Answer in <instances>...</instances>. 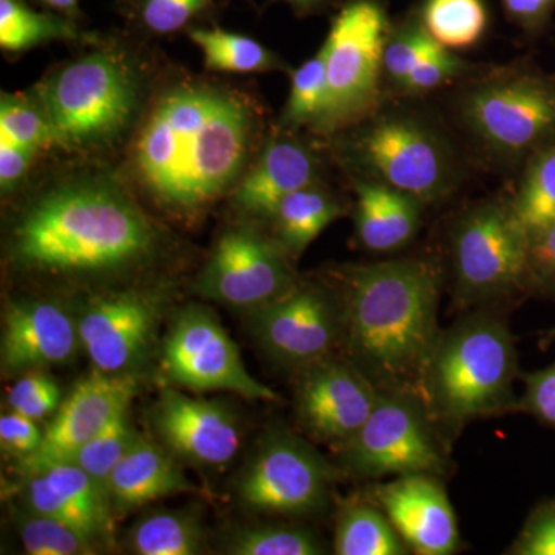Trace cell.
Here are the masks:
<instances>
[{"label":"cell","instance_id":"6da1fadb","mask_svg":"<svg viewBox=\"0 0 555 555\" xmlns=\"http://www.w3.org/2000/svg\"><path fill=\"white\" fill-rule=\"evenodd\" d=\"M255 116L238 93L182 82L160 93L139 130L131 166L150 198L192 214L235 184L246 164Z\"/></svg>","mask_w":555,"mask_h":555},{"label":"cell","instance_id":"7a4b0ae2","mask_svg":"<svg viewBox=\"0 0 555 555\" xmlns=\"http://www.w3.org/2000/svg\"><path fill=\"white\" fill-rule=\"evenodd\" d=\"M156 232L118 182L83 175L56 182L22 210L10 238L16 266L51 276L108 275L152 257Z\"/></svg>","mask_w":555,"mask_h":555},{"label":"cell","instance_id":"3957f363","mask_svg":"<svg viewBox=\"0 0 555 555\" xmlns=\"http://www.w3.org/2000/svg\"><path fill=\"white\" fill-rule=\"evenodd\" d=\"M438 301L440 278L427 261L398 259L350 268L339 301L347 360L379 390L422 401L426 371L443 334Z\"/></svg>","mask_w":555,"mask_h":555},{"label":"cell","instance_id":"277c9868","mask_svg":"<svg viewBox=\"0 0 555 555\" xmlns=\"http://www.w3.org/2000/svg\"><path fill=\"white\" fill-rule=\"evenodd\" d=\"M517 377L516 341L505 321L494 313H470L441 334L422 401L438 427L514 414Z\"/></svg>","mask_w":555,"mask_h":555},{"label":"cell","instance_id":"5b68a950","mask_svg":"<svg viewBox=\"0 0 555 555\" xmlns=\"http://www.w3.org/2000/svg\"><path fill=\"white\" fill-rule=\"evenodd\" d=\"M36 102L49 118L60 147L78 152L107 149L137 118L141 80L122 54L93 51L40 83Z\"/></svg>","mask_w":555,"mask_h":555},{"label":"cell","instance_id":"8992f818","mask_svg":"<svg viewBox=\"0 0 555 555\" xmlns=\"http://www.w3.org/2000/svg\"><path fill=\"white\" fill-rule=\"evenodd\" d=\"M339 463L357 478L440 477L449 460L440 427L414 396L379 390L374 411L339 449Z\"/></svg>","mask_w":555,"mask_h":555},{"label":"cell","instance_id":"52a82bcc","mask_svg":"<svg viewBox=\"0 0 555 555\" xmlns=\"http://www.w3.org/2000/svg\"><path fill=\"white\" fill-rule=\"evenodd\" d=\"M454 268L463 306L511 297L531 286L529 240L509 208L481 207L460 222Z\"/></svg>","mask_w":555,"mask_h":555},{"label":"cell","instance_id":"ba28073f","mask_svg":"<svg viewBox=\"0 0 555 555\" xmlns=\"http://www.w3.org/2000/svg\"><path fill=\"white\" fill-rule=\"evenodd\" d=\"M385 47V13L377 3L353 0L339 11L323 46L327 98L318 126L352 122L374 104Z\"/></svg>","mask_w":555,"mask_h":555},{"label":"cell","instance_id":"9c48e42d","mask_svg":"<svg viewBox=\"0 0 555 555\" xmlns=\"http://www.w3.org/2000/svg\"><path fill=\"white\" fill-rule=\"evenodd\" d=\"M335 469L308 441L288 433L266 438L238 483L243 505L273 516H308L327 505Z\"/></svg>","mask_w":555,"mask_h":555},{"label":"cell","instance_id":"30bf717a","mask_svg":"<svg viewBox=\"0 0 555 555\" xmlns=\"http://www.w3.org/2000/svg\"><path fill=\"white\" fill-rule=\"evenodd\" d=\"M160 367L173 385L196 392L228 390L247 400H280L248 374L238 347L214 313L203 308L181 310L171 321Z\"/></svg>","mask_w":555,"mask_h":555},{"label":"cell","instance_id":"8fae6325","mask_svg":"<svg viewBox=\"0 0 555 555\" xmlns=\"http://www.w3.org/2000/svg\"><path fill=\"white\" fill-rule=\"evenodd\" d=\"M280 243L250 228L225 230L196 281L201 297L232 308L268 306L295 286Z\"/></svg>","mask_w":555,"mask_h":555},{"label":"cell","instance_id":"7c38bea8","mask_svg":"<svg viewBox=\"0 0 555 555\" xmlns=\"http://www.w3.org/2000/svg\"><path fill=\"white\" fill-rule=\"evenodd\" d=\"M250 331L278 363L305 369L341 345V306L320 288L295 283L283 297L250 310Z\"/></svg>","mask_w":555,"mask_h":555},{"label":"cell","instance_id":"4fadbf2b","mask_svg":"<svg viewBox=\"0 0 555 555\" xmlns=\"http://www.w3.org/2000/svg\"><path fill=\"white\" fill-rule=\"evenodd\" d=\"M378 392L352 361L324 358L302 369L295 393L299 425L310 437L339 451L366 423Z\"/></svg>","mask_w":555,"mask_h":555},{"label":"cell","instance_id":"5bb4252c","mask_svg":"<svg viewBox=\"0 0 555 555\" xmlns=\"http://www.w3.org/2000/svg\"><path fill=\"white\" fill-rule=\"evenodd\" d=\"M358 156L383 184L416 201L437 198L448 182V163L440 144L411 119L372 124L357 144Z\"/></svg>","mask_w":555,"mask_h":555},{"label":"cell","instance_id":"9a60e30c","mask_svg":"<svg viewBox=\"0 0 555 555\" xmlns=\"http://www.w3.org/2000/svg\"><path fill=\"white\" fill-rule=\"evenodd\" d=\"M466 118L499 152H525L555 131V89L542 80L511 79L470 94Z\"/></svg>","mask_w":555,"mask_h":555},{"label":"cell","instance_id":"2e32d148","mask_svg":"<svg viewBox=\"0 0 555 555\" xmlns=\"http://www.w3.org/2000/svg\"><path fill=\"white\" fill-rule=\"evenodd\" d=\"M137 390V379L131 375L105 374L96 369L57 408L38 451L21 460V473L31 476L53 463L67 462L113 420L126 414Z\"/></svg>","mask_w":555,"mask_h":555},{"label":"cell","instance_id":"e0dca14e","mask_svg":"<svg viewBox=\"0 0 555 555\" xmlns=\"http://www.w3.org/2000/svg\"><path fill=\"white\" fill-rule=\"evenodd\" d=\"M160 318V301L142 292H120L91 302L80 318V345L98 371L122 374L147 352Z\"/></svg>","mask_w":555,"mask_h":555},{"label":"cell","instance_id":"ac0fdd59","mask_svg":"<svg viewBox=\"0 0 555 555\" xmlns=\"http://www.w3.org/2000/svg\"><path fill=\"white\" fill-rule=\"evenodd\" d=\"M153 425L164 447L193 465H228L240 449L238 422L228 408L167 387L153 412Z\"/></svg>","mask_w":555,"mask_h":555},{"label":"cell","instance_id":"d6986e66","mask_svg":"<svg viewBox=\"0 0 555 555\" xmlns=\"http://www.w3.org/2000/svg\"><path fill=\"white\" fill-rule=\"evenodd\" d=\"M375 502L409 550L418 555H451L459 528L451 503L437 477L416 474L375 486Z\"/></svg>","mask_w":555,"mask_h":555},{"label":"cell","instance_id":"ffe728a7","mask_svg":"<svg viewBox=\"0 0 555 555\" xmlns=\"http://www.w3.org/2000/svg\"><path fill=\"white\" fill-rule=\"evenodd\" d=\"M79 343L78 324L56 302H13L3 317V372L38 371L67 363Z\"/></svg>","mask_w":555,"mask_h":555},{"label":"cell","instance_id":"44dd1931","mask_svg":"<svg viewBox=\"0 0 555 555\" xmlns=\"http://www.w3.org/2000/svg\"><path fill=\"white\" fill-rule=\"evenodd\" d=\"M193 489L175 455L142 437L120 460L107 483L109 505L120 513Z\"/></svg>","mask_w":555,"mask_h":555},{"label":"cell","instance_id":"7402d4cb","mask_svg":"<svg viewBox=\"0 0 555 555\" xmlns=\"http://www.w3.org/2000/svg\"><path fill=\"white\" fill-rule=\"evenodd\" d=\"M315 177V160L295 141L270 142L254 169L240 182L233 203L254 217L270 218L291 193L309 188Z\"/></svg>","mask_w":555,"mask_h":555},{"label":"cell","instance_id":"603a6c76","mask_svg":"<svg viewBox=\"0 0 555 555\" xmlns=\"http://www.w3.org/2000/svg\"><path fill=\"white\" fill-rule=\"evenodd\" d=\"M357 195L358 240L369 250H397L415 235L418 201L383 182L358 184Z\"/></svg>","mask_w":555,"mask_h":555},{"label":"cell","instance_id":"cb8c5ba5","mask_svg":"<svg viewBox=\"0 0 555 555\" xmlns=\"http://www.w3.org/2000/svg\"><path fill=\"white\" fill-rule=\"evenodd\" d=\"M338 215L337 203L312 184L287 195L270 219L281 247L287 254L299 255Z\"/></svg>","mask_w":555,"mask_h":555},{"label":"cell","instance_id":"d4e9b609","mask_svg":"<svg viewBox=\"0 0 555 555\" xmlns=\"http://www.w3.org/2000/svg\"><path fill=\"white\" fill-rule=\"evenodd\" d=\"M338 555H406L409 547L378 507L356 503L341 511L335 528Z\"/></svg>","mask_w":555,"mask_h":555},{"label":"cell","instance_id":"484cf974","mask_svg":"<svg viewBox=\"0 0 555 555\" xmlns=\"http://www.w3.org/2000/svg\"><path fill=\"white\" fill-rule=\"evenodd\" d=\"M82 33L72 17L33 10L25 0H0V47L10 53L54 42L79 40Z\"/></svg>","mask_w":555,"mask_h":555},{"label":"cell","instance_id":"4316f807","mask_svg":"<svg viewBox=\"0 0 555 555\" xmlns=\"http://www.w3.org/2000/svg\"><path fill=\"white\" fill-rule=\"evenodd\" d=\"M189 38L203 51L206 67L214 72L255 73L280 67L272 51L247 36L221 28H192Z\"/></svg>","mask_w":555,"mask_h":555},{"label":"cell","instance_id":"83f0119b","mask_svg":"<svg viewBox=\"0 0 555 555\" xmlns=\"http://www.w3.org/2000/svg\"><path fill=\"white\" fill-rule=\"evenodd\" d=\"M203 531L189 514L156 513L131 531V550L139 555H195L203 551Z\"/></svg>","mask_w":555,"mask_h":555},{"label":"cell","instance_id":"f1b7e54d","mask_svg":"<svg viewBox=\"0 0 555 555\" xmlns=\"http://www.w3.org/2000/svg\"><path fill=\"white\" fill-rule=\"evenodd\" d=\"M509 210L529 243L555 224V147L534 160Z\"/></svg>","mask_w":555,"mask_h":555},{"label":"cell","instance_id":"f546056e","mask_svg":"<svg viewBox=\"0 0 555 555\" xmlns=\"http://www.w3.org/2000/svg\"><path fill=\"white\" fill-rule=\"evenodd\" d=\"M36 474H43L60 494L82 514L91 532L98 539H107L112 532V505L107 492L72 462L53 463Z\"/></svg>","mask_w":555,"mask_h":555},{"label":"cell","instance_id":"4dcf8cb0","mask_svg":"<svg viewBox=\"0 0 555 555\" xmlns=\"http://www.w3.org/2000/svg\"><path fill=\"white\" fill-rule=\"evenodd\" d=\"M425 24L444 49H466L481 38L488 16L481 0H427Z\"/></svg>","mask_w":555,"mask_h":555},{"label":"cell","instance_id":"1f68e13d","mask_svg":"<svg viewBox=\"0 0 555 555\" xmlns=\"http://www.w3.org/2000/svg\"><path fill=\"white\" fill-rule=\"evenodd\" d=\"M229 554L235 555H320L323 543L309 529L297 526H255L230 537Z\"/></svg>","mask_w":555,"mask_h":555},{"label":"cell","instance_id":"d6a6232c","mask_svg":"<svg viewBox=\"0 0 555 555\" xmlns=\"http://www.w3.org/2000/svg\"><path fill=\"white\" fill-rule=\"evenodd\" d=\"M138 437L127 422L126 412L113 420L96 437L87 441L75 455L69 456L67 462L75 463L80 469L86 470L107 492V483L113 470L133 447Z\"/></svg>","mask_w":555,"mask_h":555},{"label":"cell","instance_id":"836d02e7","mask_svg":"<svg viewBox=\"0 0 555 555\" xmlns=\"http://www.w3.org/2000/svg\"><path fill=\"white\" fill-rule=\"evenodd\" d=\"M22 545L31 555H87L94 553V540L86 532L54 518L31 513L21 518Z\"/></svg>","mask_w":555,"mask_h":555},{"label":"cell","instance_id":"e575fe53","mask_svg":"<svg viewBox=\"0 0 555 555\" xmlns=\"http://www.w3.org/2000/svg\"><path fill=\"white\" fill-rule=\"evenodd\" d=\"M0 138L42 152L60 147L56 133L38 102L3 94L0 104Z\"/></svg>","mask_w":555,"mask_h":555},{"label":"cell","instance_id":"d590c367","mask_svg":"<svg viewBox=\"0 0 555 555\" xmlns=\"http://www.w3.org/2000/svg\"><path fill=\"white\" fill-rule=\"evenodd\" d=\"M327 76L326 54L320 50L312 60L305 62L292 76L284 119L292 126L320 122L326 107Z\"/></svg>","mask_w":555,"mask_h":555},{"label":"cell","instance_id":"8d00e7d4","mask_svg":"<svg viewBox=\"0 0 555 555\" xmlns=\"http://www.w3.org/2000/svg\"><path fill=\"white\" fill-rule=\"evenodd\" d=\"M225 0H137L134 17L145 30L171 35L189 28L199 17L221 7Z\"/></svg>","mask_w":555,"mask_h":555},{"label":"cell","instance_id":"74e56055","mask_svg":"<svg viewBox=\"0 0 555 555\" xmlns=\"http://www.w3.org/2000/svg\"><path fill=\"white\" fill-rule=\"evenodd\" d=\"M60 401V386L50 375L39 371H31V374L17 379L9 393L11 411L30 416L36 422L57 411Z\"/></svg>","mask_w":555,"mask_h":555},{"label":"cell","instance_id":"f35d334b","mask_svg":"<svg viewBox=\"0 0 555 555\" xmlns=\"http://www.w3.org/2000/svg\"><path fill=\"white\" fill-rule=\"evenodd\" d=\"M507 554L555 555V499L543 500L532 509Z\"/></svg>","mask_w":555,"mask_h":555},{"label":"cell","instance_id":"ab89813d","mask_svg":"<svg viewBox=\"0 0 555 555\" xmlns=\"http://www.w3.org/2000/svg\"><path fill=\"white\" fill-rule=\"evenodd\" d=\"M525 390L518 397L516 412L539 420L555 429V361L551 366L521 375Z\"/></svg>","mask_w":555,"mask_h":555},{"label":"cell","instance_id":"60d3db41","mask_svg":"<svg viewBox=\"0 0 555 555\" xmlns=\"http://www.w3.org/2000/svg\"><path fill=\"white\" fill-rule=\"evenodd\" d=\"M440 43L429 33L411 31L390 42L383 53V67L393 79L404 82L412 68Z\"/></svg>","mask_w":555,"mask_h":555},{"label":"cell","instance_id":"b9f144b4","mask_svg":"<svg viewBox=\"0 0 555 555\" xmlns=\"http://www.w3.org/2000/svg\"><path fill=\"white\" fill-rule=\"evenodd\" d=\"M43 433L36 425V420L11 411L0 418V441L3 451L21 460L27 459L38 451L42 443Z\"/></svg>","mask_w":555,"mask_h":555},{"label":"cell","instance_id":"7bdbcfd3","mask_svg":"<svg viewBox=\"0 0 555 555\" xmlns=\"http://www.w3.org/2000/svg\"><path fill=\"white\" fill-rule=\"evenodd\" d=\"M460 67V62L443 46H438L412 68L403 83L412 91L433 90L455 76Z\"/></svg>","mask_w":555,"mask_h":555},{"label":"cell","instance_id":"ee69618b","mask_svg":"<svg viewBox=\"0 0 555 555\" xmlns=\"http://www.w3.org/2000/svg\"><path fill=\"white\" fill-rule=\"evenodd\" d=\"M531 286L555 294V224L529 243Z\"/></svg>","mask_w":555,"mask_h":555},{"label":"cell","instance_id":"f6af8a7d","mask_svg":"<svg viewBox=\"0 0 555 555\" xmlns=\"http://www.w3.org/2000/svg\"><path fill=\"white\" fill-rule=\"evenodd\" d=\"M38 152L16 144L7 138H0V188L9 193L27 177Z\"/></svg>","mask_w":555,"mask_h":555},{"label":"cell","instance_id":"bcb514c9","mask_svg":"<svg viewBox=\"0 0 555 555\" xmlns=\"http://www.w3.org/2000/svg\"><path fill=\"white\" fill-rule=\"evenodd\" d=\"M511 14L521 20H532L543 13L539 0H505Z\"/></svg>","mask_w":555,"mask_h":555},{"label":"cell","instance_id":"7dc6e473","mask_svg":"<svg viewBox=\"0 0 555 555\" xmlns=\"http://www.w3.org/2000/svg\"><path fill=\"white\" fill-rule=\"evenodd\" d=\"M43 5L50 7V9L60 11L64 16L72 17V20H78L79 17V2L80 0H38Z\"/></svg>","mask_w":555,"mask_h":555},{"label":"cell","instance_id":"c3c4849f","mask_svg":"<svg viewBox=\"0 0 555 555\" xmlns=\"http://www.w3.org/2000/svg\"><path fill=\"white\" fill-rule=\"evenodd\" d=\"M292 5L297 7L299 10H309L317 7L318 3L323 2V0H287Z\"/></svg>","mask_w":555,"mask_h":555},{"label":"cell","instance_id":"681fc988","mask_svg":"<svg viewBox=\"0 0 555 555\" xmlns=\"http://www.w3.org/2000/svg\"><path fill=\"white\" fill-rule=\"evenodd\" d=\"M554 341H555V327L550 328V331H547L546 334L543 335L542 338H540V347H542V349H546V347L553 345Z\"/></svg>","mask_w":555,"mask_h":555}]
</instances>
